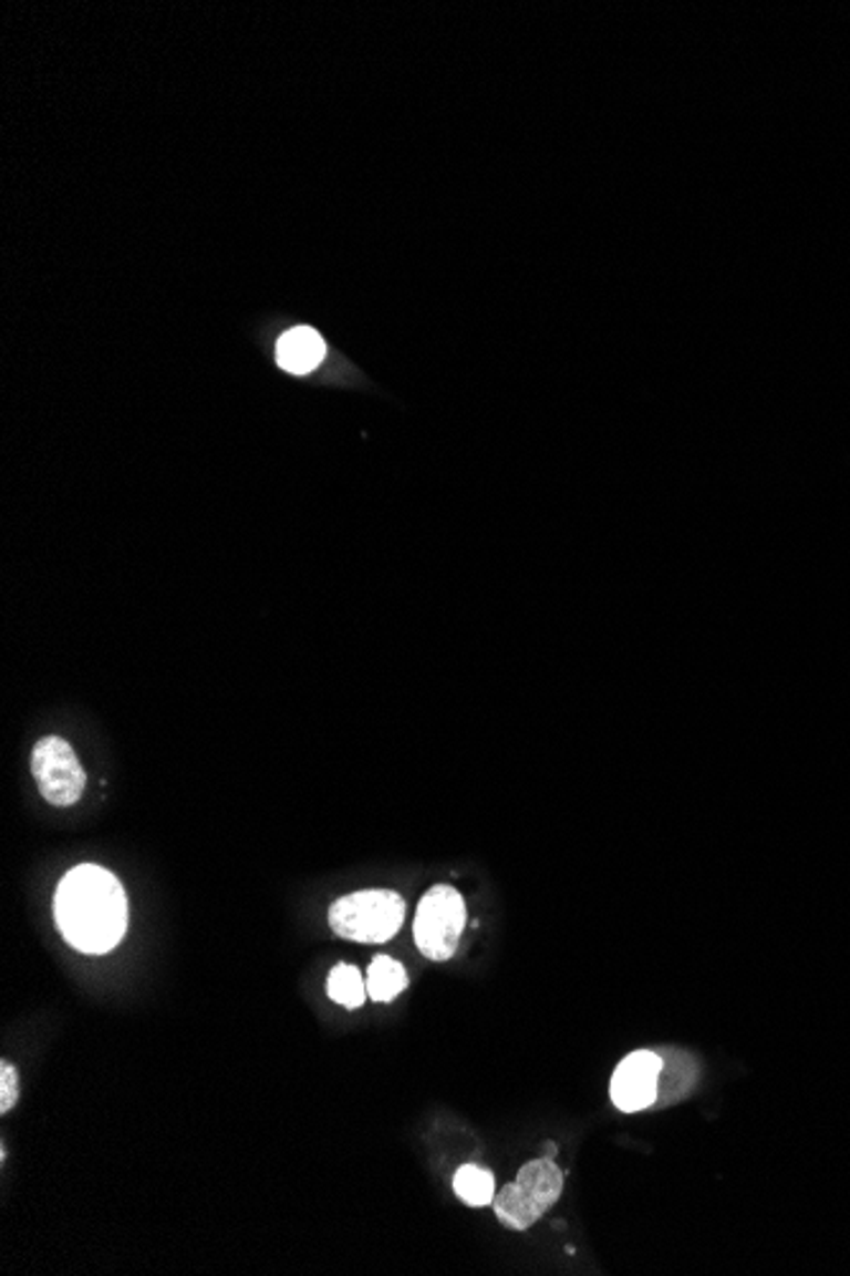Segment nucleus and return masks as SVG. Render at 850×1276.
Instances as JSON below:
<instances>
[{"label": "nucleus", "mask_w": 850, "mask_h": 1276, "mask_svg": "<svg viewBox=\"0 0 850 1276\" xmlns=\"http://www.w3.org/2000/svg\"><path fill=\"white\" fill-rule=\"evenodd\" d=\"M54 920L62 938L87 956L113 950L127 930V897L113 872L80 864L64 874L54 895Z\"/></svg>", "instance_id": "f257e3e1"}, {"label": "nucleus", "mask_w": 850, "mask_h": 1276, "mask_svg": "<svg viewBox=\"0 0 850 1276\" xmlns=\"http://www.w3.org/2000/svg\"><path fill=\"white\" fill-rule=\"evenodd\" d=\"M566 1185V1172L552 1156L527 1162L515 1182H509L495 1195V1215L509 1231H527L560 1201Z\"/></svg>", "instance_id": "f03ea898"}, {"label": "nucleus", "mask_w": 850, "mask_h": 1276, "mask_svg": "<svg viewBox=\"0 0 850 1276\" xmlns=\"http://www.w3.org/2000/svg\"><path fill=\"white\" fill-rule=\"evenodd\" d=\"M405 920V899L393 889H362L339 897L329 909V925L339 938L367 943H387L395 938Z\"/></svg>", "instance_id": "7ed1b4c3"}, {"label": "nucleus", "mask_w": 850, "mask_h": 1276, "mask_svg": "<svg viewBox=\"0 0 850 1276\" xmlns=\"http://www.w3.org/2000/svg\"><path fill=\"white\" fill-rule=\"evenodd\" d=\"M466 927V902L450 884H436L418 902L415 946L431 960H448L458 948Z\"/></svg>", "instance_id": "20e7f679"}, {"label": "nucleus", "mask_w": 850, "mask_h": 1276, "mask_svg": "<svg viewBox=\"0 0 850 1276\" xmlns=\"http://www.w3.org/2000/svg\"><path fill=\"white\" fill-rule=\"evenodd\" d=\"M31 775L44 801L56 807L74 805L87 785L82 762L62 737L39 739L31 752Z\"/></svg>", "instance_id": "39448f33"}, {"label": "nucleus", "mask_w": 850, "mask_h": 1276, "mask_svg": "<svg viewBox=\"0 0 850 1276\" xmlns=\"http://www.w3.org/2000/svg\"><path fill=\"white\" fill-rule=\"evenodd\" d=\"M662 1060L652 1050H636L619 1062L611 1076V1103L624 1113H636L652 1109L660 1099V1073Z\"/></svg>", "instance_id": "423d86ee"}, {"label": "nucleus", "mask_w": 850, "mask_h": 1276, "mask_svg": "<svg viewBox=\"0 0 850 1276\" xmlns=\"http://www.w3.org/2000/svg\"><path fill=\"white\" fill-rule=\"evenodd\" d=\"M326 344L311 327H296L286 331L278 342V364L293 375H305L324 360Z\"/></svg>", "instance_id": "0eeeda50"}, {"label": "nucleus", "mask_w": 850, "mask_h": 1276, "mask_svg": "<svg viewBox=\"0 0 850 1276\" xmlns=\"http://www.w3.org/2000/svg\"><path fill=\"white\" fill-rule=\"evenodd\" d=\"M407 989L405 968L390 956H375L367 971V994L375 1001H393Z\"/></svg>", "instance_id": "6e6552de"}, {"label": "nucleus", "mask_w": 850, "mask_h": 1276, "mask_svg": "<svg viewBox=\"0 0 850 1276\" xmlns=\"http://www.w3.org/2000/svg\"><path fill=\"white\" fill-rule=\"evenodd\" d=\"M454 1193L458 1201L471 1207L491 1205L497 1195L495 1175L487 1167H479V1164H464L454 1175Z\"/></svg>", "instance_id": "1a4fd4ad"}, {"label": "nucleus", "mask_w": 850, "mask_h": 1276, "mask_svg": "<svg viewBox=\"0 0 850 1276\" xmlns=\"http://www.w3.org/2000/svg\"><path fill=\"white\" fill-rule=\"evenodd\" d=\"M326 994L331 1001L342 1004L346 1009H360L367 997V981H362V974L350 964H339L331 968Z\"/></svg>", "instance_id": "9d476101"}, {"label": "nucleus", "mask_w": 850, "mask_h": 1276, "mask_svg": "<svg viewBox=\"0 0 850 1276\" xmlns=\"http://www.w3.org/2000/svg\"><path fill=\"white\" fill-rule=\"evenodd\" d=\"M19 1101V1070L11 1062H0V1113H8Z\"/></svg>", "instance_id": "9b49d317"}, {"label": "nucleus", "mask_w": 850, "mask_h": 1276, "mask_svg": "<svg viewBox=\"0 0 850 1276\" xmlns=\"http://www.w3.org/2000/svg\"><path fill=\"white\" fill-rule=\"evenodd\" d=\"M548 1156H552V1160H556V1144H548Z\"/></svg>", "instance_id": "f8f14e48"}]
</instances>
